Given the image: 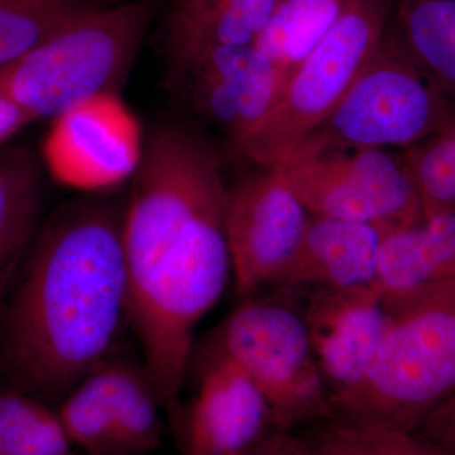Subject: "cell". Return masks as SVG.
Segmentation results:
<instances>
[{"label": "cell", "mask_w": 455, "mask_h": 455, "mask_svg": "<svg viewBox=\"0 0 455 455\" xmlns=\"http://www.w3.org/2000/svg\"><path fill=\"white\" fill-rule=\"evenodd\" d=\"M275 429L267 401L214 344L185 425L187 455H247Z\"/></svg>", "instance_id": "4fadbf2b"}, {"label": "cell", "mask_w": 455, "mask_h": 455, "mask_svg": "<svg viewBox=\"0 0 455 455\" xmlns=\"http://www.w3.org/2000/svg\"><path fill=\"white\" fill-rule=\"evenodd\" d=\"M169 66L180 92L235 147L259 127L280 92L276 68L253 44L203 51Z\"/></svg>", "instance_id": "8fae6325"}, {"label": "cell", "mask_w": 455, "mask_h": 455, "mask_svg": "<svg viewBox=\"0 0 455 455\" xmlns=\"http://www.w3.org/2000/svg\"><path fill=\"white\" fill-rule=\"evenodd\" d=\"M154 16L151 0H119L92 9L0 71V92L33 122L55 121L92 99L116 95Z\"/></svg>", "instance_id": "3957f363"}, {"label": "cell", "mask_w": 455, "mask_h": 455, "mask_svg": "<svg viewBox=\"0 0 455 455\" xmlns=\"http://www.w3.org/2000/svg\"><path fill=\"white\" fill-rule=\"evenodd\" d=\"M247 455H310L295 431L272 429Z\"/></svg>", "instance_id": "484cf974"}, {"label": "cell", "mask_w": 455, "mask_h": 455, "mask_svg": "<svg viewBox=\"0 0 455 455\" xmlns=\"http://www.w3.org/2000/svg\"><path fill=\"white\" fill-rule=\"evenodd\" d=\"M295 433L310 455H444L415 433L329 418Z\"/></svg>", "instance_id": "603a6c76"}, {"label": "cell", "mask_w": 455, "mask_h": 455, "mask_svg": "<svg viewBox=\"0 0 455 455\" xmlns=\"http://www.w3.org/2000/svg\"><path fill=\"white\" fill-rule=\"evenodd\" d=\"M123 212L76 200L41 227L0 310V362L17 390L61 403L112 355L128 323Z\"/></svg>", "instance_id": "7a4b0ae2"}, {"label": "cell", "mask_w": 455, "mask_h": 455, "mask_svg": "<svg viewBox=\"0 0 455 455\" xmlns=\"http://www.w3.org/2000/svg\"><path fill=\"white\" fill-rule=\"evenodd\" d=\"M403 161L418 191L424 218L455 214V119L407 148Z\"/></svg>", "instance_id": "cb8c5ba5"}, {"label": "cell", "mask_w": 455, "mask_h": 455, "mask_svg": "<svg viewBox=\"0 0 455 455\" xmlns=\"http://www.w3.org/2000/svg\"><path fill=\"white\" fill-rule=\"evenodd\" d=\"M311 215L403 227L424 218L403 161L379 148L346 149L278 167Z\"/></svg>", "instance_id": "ba28073f"}, {"label": "cell", "mask_w": 455, "mask_h": 455, "mask_svg": "<svg viewBox=\"0 0 455 455\" xmlns=\"http://www.w3.org/2000/svg\"><path fill=\"white\" fill-rule=\"evenodd\" d=\"M139 125L118 95L92 99L53 121L44 158L70 187L97 190L133 176L142 155Z\"/></svg>", "instance_id": "7c38bea8"}, {"label": "cell", "mask_w": 455, "mask_h": 455, "mask_svg": "<svg viewBox=\"0 0 455 455\" xmlns=\"http://www.w3.org/2000/svg\"><path fill=\"white\" fill-rule=\"evenodd\" d=\"M32 122L28 113L0 92V148Z\"/></svg>", "instance_id": "4316f807"}, {"label": "cell", "mask_w": 455, "mask_h": 455, "mask_svg": "<svg viewBox=\"0 0 455 455\" xmlns=\"http://www.w3.org/2000/svg\"><path fill=\"white\" fill-rule=\"evenodd\" d=\"M44 176L22 147L0 148V310L41 229Z\"/></svg>", "instance_id": "ac0fdd59"}, {"label": "cell", "mask_w": 455, "mask_h": 455, "mask_svg": "<svg viewBox=\"0 0 455 455\" xmlns=\"http://www.w3.org/2000/svg\"><path fill=\"white\" fill-rule=\"evenodd\" d=\"M444 455H455V394L440 403L414 431Z\"/></svg>", "instance_id": "d4e9b609"}, {"label": "cell", "mask_w": 455, "mask_h": 455, "mask_svg": "<svg viewBox=\"0 0 455 455\" xmlns=\"http://www.w3.org/2000/svg\"><path fill=\"white\" fill-rule=\"evenodd\" d=\"M57 411L31 395L0 388V455H76Z\"/></svg>", "instance_id": "44dd1931"}, {"label": "cell", "mask_w": 455, "mask_h": 455, "mask_svg": "<svg viewBox=\"0 0 455 455\" xmlns=\"http://www.w3.org/2000/svg\"><path fill=\"white\" fill-rule=\"evenodd\" d=\"M387 32L455 106V0H395Z\"/></svg>", "instance_id": "d6986e66"}, {"label": "cell", "mask_w": 455, "mask_h": 455, "mask_svg": "<svg viewBox=\"0 0 455 455\" xmlns=\"http://www.w3.org/2000/svg\"><path fill=\"white\" fill-rule=\"evenodd\" d=\"M100 394V424L113 455L160 448L163 406L145 366L109 358L90 373Z\"/></svg>", "instance_id": "e0dca14e"}, {"label": "cell", "mask_w": 455, "mask_h": 455, "mask_svg": "<svg viewBox=\"0 0 455 455\" xmlns=\"http://www.w3.org/2000/svg\"><path fill=\"white\" fill-rule=\"evenodd\" d=\"M287 300L300 310L329 398L355 387L391 325L379 292L374 286L313 290Z\"/></svg>", "instance_id": "30bf717a"}, {"label": "cell", "mask_w": 455, "mask_h": 455, "mask_svg": "<svg viewBox=\"0 0 455 455\" xmlns=\"http://www.w3.org/2000/svg\"><path fill=\"white\" fill-rule=\"evenodd\" d=\"M395 0H347L315 49L281 86L236 151L260 169L283 166L331 116L385 40Z\"/></svg>", "instance_id": "5b68a950"}, {"label": "cell", "mask_w": 455, "mask_h": 455, "mask_svg": "<svg viewBox=\"0 0 455 455\" xmlns=\"http://www.w3.org/2000/svg\"><path fill=\"white\" fill-rule=\"evenodd\" d=\"M455 283V214L423 218L383 236L374 289L392 315Z\"/></svg>", "instance_id": "9a60e30c"}, {"label": "cell", "mask_w": 455, "mask_h": 455, "mask_svg": "<svg viewBox=\"0 0 455 455\" xmlns=\"http://www.w3.org/2000/svg\"><path fill=\"white\" fill-rule=\"evenodd\" d=\"M212 344L252 379L275 429L298 431L329 418V394L292 301L267 292L242 299Z\"/></svg>", "instance_id": "52a82bcc"}, {"label": "cell", "mask_w": 455, "mask_h": 455, "mask_svg": "<svg viewBox=\"0 0 455 455\" xmlns=\"http://www.w3.org/2000/svg\"><path fill=\"white\" fill-rule=\"evenodd\" d=\"M455 394V283L392 315L372 366L329 419L414 433Z\"/></svg>", "instance_id": "277c9868"}, {"label": "cell", "mask_w": 455, "mask_h": 455, "mask_svg": "<svg viewBox=\"0 0 455 455\" xmlns=\"http://www.w3.org/2000/svg\"><path fill=\"white\" fill-rule=\"evenodd\" d=\"M276 0H173L161 42L169 64L203 51L252 46Z\"/></svg>", "instance_id": "2e32d148"}, {"label": "cell", "mask_w": 455, "mask_h": 455, "mask_svg": "<svg viewBox=\"0 0 455 455\" xmlns=\"http://www.w3.org/2000/svg\"><path fill=\"white\" fill-rule=\"evenodd\" d=\"M347 0H276L253 46L276 68L280 89L334 25Z\"/></svg>", "instance_id": "ffe728a7"}, {"label": "cell", "mask_w": 455, "mask_h": 455, "mask_svg": "<svg viewBox=\"0 0 455 455\" xmlns=\"http://www.w3.org/2000/svg\"><path fill=\"white\" fill-rule=\"evenodd\" d=\"M68 2L95 3V4H110V3L119 2V0H68Z\"/></svg>", "instance_id": "83f0119b"}, {"label": "cell", "mask_w": 455, "mask_h": 455, "mask_svg": "<svg viewBox=\"0 0 455 455\" xmlns=\"http://www.w3.org/2000/svg\"><path fill=\"white\" fill-rule=\"evenodd\" d=\"M309 218L278 169H262L227 188L224 228L239 300L267 291Z\"/></svg>", "instance_id": "9c48e42d"}, {"label": "cell", "mask_w": 455, "mask_h": 455, "mask_svg": "<svg viewBox=\"0 0 455 455\" xmlns=\"http://www.w3.org/2000/svg\"><path fill=\"white\" fill-rule=\"evenodd\" d=\"M395 228L310 214L291 257L265 292L293 299L313 290L374 286L383 236Z\"/></svg>", "instance_id": "5bb4252c"}, {"label": "cell", "mask_w": 455, "mask_h": 455, "mask_svg": "<svg viewBox=\"0 0 455 455\" xmlns=\"http://www.w3.org/2000/svg\"><path fill=\"white\" fill-rule=\"evenodd\" d=\"M101 5L106 4L68 0H0V71Z\"/></svg>", "instance_id": "7402d4cb"}, {"label": "cell", "mask_w": 455, "mask_h": 455, "mask_svg": "<svg viewBox=\"0 0 455 455\" xmlns=\"http://www.w3.org/2000/svg\"><path fill=\"white\" fill-rule=\"evenodd\" d=\"M220 160L196 132L164 124L143 142L123 212L127 320L163 406L175 410L194 333L230 267Z\"/></svg>", "instance_id": "6da1fadb"}, {"label": "cell", "mask_w": 455, "mask_h": 455, "mask_svg": "<svg viewBox=\"0 0 455 455\" xmlns=\"http://www.w3.org/2000/svg\"><path fill=\"white\" fill-rule=\"evenodd\" d=\"M454 119V104L386 32L340 103L286 163L346 149L410 148Z\"/></svg>", "instance_id": "8992f818"}]
</instances>
